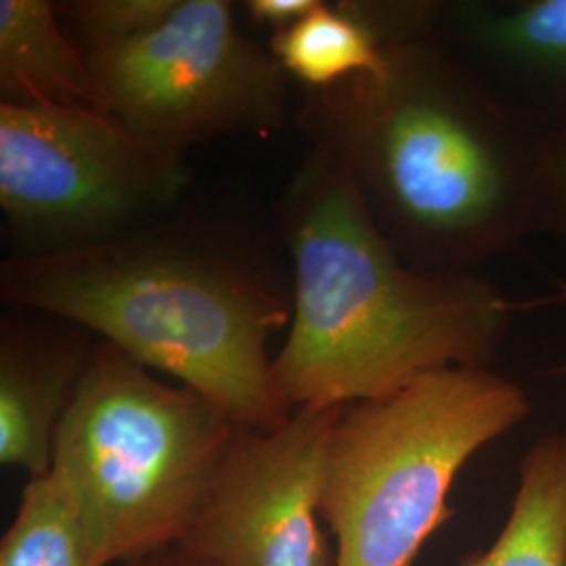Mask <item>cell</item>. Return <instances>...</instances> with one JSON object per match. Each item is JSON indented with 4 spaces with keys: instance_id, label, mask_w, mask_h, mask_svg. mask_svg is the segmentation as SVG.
I'll use <instances>...</instances> for the list:
<instances>
[{
    "instance_id": "obj_1",
    "label": "cell",
    "mask_w": 566,
    "mask_h": 566,
    "mask_svg": "<svg viewBox=\"0 0 566 566\" xmlns=\"http://www.w3.org/2000/svg\"><path fill=\"white\" fill-rule=\"evenodd\" d=\"M434 18L385 41L380 70L304 88L296 122L407 263L479 273L539 233L546 135L437 34Z\"/></svg>"
},
{
    "instance_id": "obj_2",
    "label": "cell",
    "mask_w": 566,
    "mask_h": 566,
    "mask_svg": "<svg viewBox=\"0 0 566 566\" xmlns=\"http://www.w3.org/2000/svg\"><path fill=\"white\" fill-rule=\"evenodd\" d=\"M0 294L82 325L261 432L294 413L275 385L271 336L290 327L292 271L261 233L198 212L189 196L156 223L57 256L0 266Z\"/></svg>"
},
{
    "instance_id": "obj_3",
    "label": "cell",
    "mask_w": 566,
    "mask_h": 566,
    "mask_svg": "<svg viewBox=\"0 0 566 566\" xmlns=\"http://www.w3.org/2000/svg\"><path fill=\"white\" fill-rule=\"evenodd\" d=\"M294 311L273 376L283 401L346 407L441 367H489L516 304L481 273L407 263L355 185L306 151L277 208Z\"/></svg>"
},
{
    "instance_id": "obj_4",
    "label": "cell",
    "mask_w": 566,
    "mask_h": 566,
    "mask_svg": "<svg viewBox=\"0 0 566 566\" xmlns=\"http://www.w3.org/2000/svg\"><path fill=\"white\" fill-rule=\"evenodd\" d=\"M242 428L99 338L57 430L51 476L102 565L128 563L187 542Z\"/></svg>"
},
{
    "instance_id": "obj_5",
    "label": "cell",
    "mask_w": 566,
    "mask_h": 566,
    "mask_svg": "<svg viewBox=\"0 0 566 566\" xmlns=\"http://www.w3.org/2000/svg\"><path fill=\"white\" fill-rule=\"evenodd\" d=\"M531 411L523 386L489 367H441L346 405L325 449L319 512L336 566H413L453 516L468 460Z\"/></svg>"
},
{
    "instance_id": "obj_6",
    "label": "cell",
    "mask_w": 566,
    "mask_h": 566,
    "mask_svg": "<svg viewBox=\"0 0 566 566\" xmlns=\"http://www.w3.org/2000/svg\"><path fill=\"white\" fill-rule=\"evenodd\" d=\"M185 154L105 109L0 103V208L21 259L118 240L189 196Z\"/></svg>"
},
{
    "instance_id": "obj_7",
    "label": "cell",
    "mask_w": 566,
    "mask_h": 566,
    "mask_svg": "<svg viewBox=\"0 0 566 566\" xmlns=\"http://www.w3.org/2000/svg\"><path fill=\"white\" fill-rule=\"evenodd\" d=\"M82 55L107 112L170 151L219 137H271L290 114V76L243 36L224 0H179L154 32Z\"/></svg>"
},
{
    "instance_id": "obj_8",
    "label": "cell",
    "mask_w": 566,
    "mask_h": 566,
    "mask_svg": "<svg viewBox=\"0 0 566 566\" xmlns=\"http://www.w3.org/2000/svg\"><path fill=\"white\" fill-rule=\"evenodd\" d=\"M343 409L298 407L277 430L242 428L182 546L217 566H336L319 502Z\"/></svg>"
},
{
    "instance_id": "obj_9",
    "label": "cell",
    "mask_w": 566,
    "mask_h": 566,
    "mask_svg": "<svg viewBox=\"0 0 566 566\" xmlns=\"http://www.w3.org/2000/svg\"><path fill=\"white\" fill-rule=\"evenodd\" d=\"M434 30L528 126L566 133V0L437 2Z\"/></svg>"
},
{
    "instance_id": "obj_10",
    "label": "cell",
    "mask_w": 566,
    "mask_h": 566,
    "mask_svg": "<svg viewBox=\"0 0 566 566\" xmlns=\"http://www.w3.org/2000/svg\"><path fill=\"white\" fill-rule=\"evenodd\" d=\"M55 315L11 308L0 325V464L46 476L61 422L99 340Z\"/></svg>"
},
{
    "instance_id": "obj_11",
    "label": "cell",
    "mask_w": 566,
    "mask_h": 566,
    "mask_svg": "<svg viewBox=\"0 0 566 566\" xmlns=\"http://www.w3.org/2000/svg\"><path fill=\"white\" fill-rule=\"evenodd\" d=\"M0 97L107 112L88 61L46 0H0Z\"/></svg>"
},
{
    "instance_id": "obj_12",
    "label": "cell",
    "mask_w": 566,
    "mask_h": 566,
    "mask_svg": "<svg viewBox=\"0 0 566 566\" xmlns=\"http://www.w3.org/2000/svg\"><path fill=\"white\" fill-rule=\"evenodd\" d=\"M458 566H566V430L526 451L504 531Z\"/></svg>"
},
{
    "instance_id": "obj_13",
    "label": "cell",
    "mask_w": 566,
    "mask_h": 566,
    "mask_svg": "<svg viewBox=\"0 0 566 566\" xmlns=\"http://www.w3.org/2000/svg\"><path fill=\"white\" fill-rule=\"evenodd\" d=\"M269 51L304 88H329L385 63V46L359 0L319 2L304 20L273 34Z\"/></svg>"
},
{
    "instance_id": "obj_14",
    "label": "cell",
    "mask_w": 566,
    "mask_h": 566,
    "mask_svg": "<svg viewBox=\"0 0 566 566\" xmlns=\"http://www.w3.org/2000/svg\"><path fill=\"white\" fill-rule=\"evenodd\" d=\"M0 566H103L78 510L51 472L23 486L0 539Z\"/></svg>"
},
{
    "instance_id": "obj_15",
    "label": "cell",
    "mask_w": 566,
    "mask_h": 566,
    "mask_svg": "<svg viewBox=\"0 0 566 566\" xmlns=\"http://www.w3.org/2000/svg\"><path fill=\"white\" fill-rule=\"evenodd\" d=\"M179 0H76L55 4L61 25L82 53L114 49L160 28Z\"/></svg>"
},
{
    "instance_id": "obj_16",
    "label": "cell",
    "mask_w": 566,
    "mask_h": 566,
    "mask_svg": "<svg viewBox=\"0 0 566 566\" xmlns=\"http://www.w3.org/2000/svg\"><path fill=\"white\" fill-rule=\"evenodd\" d=\"M539 233L566 240V133L546 135L537 175Z\"/></svg>"
},
{
    "instance_id": "obj_17",
    "label": "cell",
    "mask_w": 566,
    "mask_h": 566,
    "mask_svg": "<svg viewBox=\"0 0 566 566\" xmlns=\"http://www.w3.org/2000/svg\"><path fill=\"white\" fill-rule=\"evenodd\" d=\"M322 0H250L245 11L259 25L271 28L273 34L304 20Z\"/></svg>"
},
{
    "instance_id": "obj_18",
    "label": "cell",
    "mask_w": 566,
    "mask_h": 566,
    "mask_svg": "<svg viewBox=\"0 0 566 566\" xmlns=\"http://www.w3.org/2000/svg\"><path fill=\"white\" fill-rule=\"evenodd\" d=\"M122 566H217L203 558L202 554L187 546L164 547L160 552L122 563Z\"/></svg>"
},
{
    "instance_id": "obj_19",
    "label": "cell",
    "mask_w": 566,
    "mask_h": 566,
    "mask_svg": "<svg viewBox=\"0 0 566 566\" xmlns=\"http://www.w3.org/2000/svg\"><path fill=\"white\" fill-rule=\"evenodd\" d=\"M563 292L566 294V285H563Z\"/></svg>"
}]
</instances>
